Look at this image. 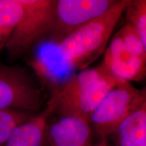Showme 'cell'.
<instances>
[{
    "label": "cell",
    "mask_w": 146,
    "mask_h": 146,
    "mask_svg": "<svg viewBox=\"0 0 146 146\" xmlns=\"http://www.w3.org/2000/svg\"><path fill=\"white\" fill-rule=\"evenodd\" d=\"M131 1L120 0L104 14L84 24L55 43L63 64L70 70H81L103 54Z\"/></svg>",
    "instance_id": "cell-1"
},
{
    "label": "cell",
    "mask_w": 146,
    "mask_h": 146,
    "mask_svg": "<svg viewBox=\"0 0 146 146\" xmlns=\"http://www.w3.org/2000/svg\"><path fill=\"white\" fill-rule=\"evenodd\" d=\"M117 83L100 65L79 70L51 87L57 98L55 114L76 116L89 122L94 111Z\"/></svg>",
    "instance_id": "cell-2"
},
{
    "label": "cell",
    "mask_w": 146,
    "mask_h": 146,
    "mask_svg": "<svg viewBox=\"0 0 146 146\" xmlns=\"http://www.w3.org/2000/svg\"><path fill=\"white\" fill-rule=\"evenodd\" d=\"M145 102V90L129 82L118 81L89 118L93 133L100 140L106 139L125 118Z\"/></svg>",
    "instance_id": "cell-3"
},
{
    "label": "cell",
    "mask_w": 146,
    "mask_h": 146,
    "mask_svg": "<svg viewBox=\"0 0 146 146\" xmlns=\"http://www.w3.org/2000/svg\"><path fill=\"white\" fill-rule=\"evenodd\" d=\"M46 103L41 85L28 72L17 67L0 65V110L36 113Z\"/></svg>",
    "instance_id": "cell-4"
},
{
    "label": "cell",
    "mask_w": 146,
    "mask_h": 146,
    "mask_svg": "<svg viewBox=\"0 0 146 146\" xmlns=\"http://www.w3.org/2000/svg\"><path fill=\"white\" fill-rule=\"evenodd\" d=\"M120 0H54V18L47 36L57 43L84 24L100 17Z\"/></svg>",
    "instance_id": "cell-5"
},
{
    "label": "cell",
    "mask_w": 146,
    "mask_h": 146,
    "mask_svg": "<svg viewBox=\"0 0 146 146\" xmlns=\"http://www.w3.org/2000/svg\"><path fill=\"white\" fill-rule=\"evenodd\" d=\"M100 66L117 81H143L146 74V59L139 57L124 44L117 32L110 40Z\"/></svg>",
    "instance_id": "cell-6"
},
{
    "label": "cell",
    "mask_w": 146,
    "mask_h": 146,
    "mask_svg": "<svg viewBox=\"0 0 146 146\" xmlns=\"http://www.w3.org/2000/svg\"><path fill=\"white\" fill-rule=\"evenodd\" d=\"M57 104L56 94L51 91L45 107L30 119L14 129L3 146H43L47 125L55 114Z\"/></svg>",
    "instance_id": "cell-7"
},
{
    "label": "cell",
    "mask_w": 146,
    "mask_h": 146,
    "mask_svg": "<svg viewBox=\"0 0 146 146\" xmlns=\"http://www.w3.org/2000/svg\"><path fill=\"white\" fill-rule=\"evenodd\" d=\"M93 133L88 120L73 116H62L46 131L52 146H94Z\"/></svg>",
    "instance_id": "cell-8"
},
{
    "label": "cell",
    "mask_w": 146,
    "mask_h": 146,
    "mask_svg": "<svg viewBox=\"0 0 146 146\" xmlns=\"http://www.w3.org/2000/svg\"><path fill=\"white\" fill-rule=\"evenodd\" d=\"M110 137L113 146H146V102L125 118Z\"/></svg>",
    "instance_id": "cell-9"
},
{
    "label": "cell",
    "mask_w": 146,
    "mask_h": 146,
    "mask_svg": "<svg viewBox=\"0 0 146 146\" xmlns=\"http://www.w3.org/2000/svg\"><path fill=\"white\" fill-rule=\"evenodd\" d=\"M25 9L20 3L0 0V49L25 18Z\"/></svg>",
    "instance_id": "cell-10"
},
{
    "label": "cell",
    "mask_w": 146,
    "mask_h": 146,
    "mask_svg": "<svg viewBox=\"0 0 146 146\" xmlns=\"http://www.w3.org/2000/svg\"><path fill=\"white\" fill-rule=\"evenodd\" d=\"M35 114L21 110H0V146L4 145L18 125L30 119Z\"/></svg>",
    "instance_id": "cell-11"
},
{
    "label": "cell",
    "mask_w": 146,
    "mask_h": 146,
    "mask_svg": "<svg viewBox=\"0 0 146 146\" xmlns=\"http://www.w3.org/2000/svg\"><path fill=\"white\" fill-rule=\"evenodd\" d=\"M124 14L126 23L133 27L146 43V0H131Z\"/></svg>",
    "instance_id": "cell-12"
},
{
    "label": "cell",
    "mask_w": 146,
    "mask_h": 146,
    "mask_svg": "<svg viewBox=\"0 0 146 146\" xmlns=\"http://www.w3.org/2000/svg\"><path fill=\"white\" fill-rule=\"evenodd\" d=\"M125 46L139 57L146 59V43H144L136 31L126 23L118 31Z\"/></svg>",
    "instance_id": "cell-13"
},
{
    "label": "cell",
    "mask_w": 146,
    "mask_h": 146,
    "mask_svg": "<svg viewBox=\"0 0 146 146\" xmlns=\"http://www.w3.org/2000/svg\"><path fill=\"white\" fill-rule=\"evenodd\" d=\"M9 1H15V2L21 3V4H23V5H28L35 2V1H36V0H9Z\"/></svg>",
    "instance_id": "cell-14"
},
{
    "label": "cell",
    "mask_w": 146,
    "mask_h": 146,
    "mask_svg": "<svg viewBox=\"0 0 146 146\" xmlns=\"http://www.w3.org/2000/svg\"><path fill=\"white\" fill-rule=\"evenodd\" d=\"M94 146H110V145L107 143L106 139H100V141L98 142V143Z\"/></svg>",
    "instance_id": "cell-15"
}]
</instances>
